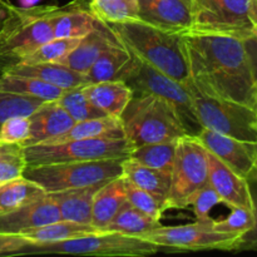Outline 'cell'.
<instances>
[{"label":"cell","mask_w":257,"mask_h":257,"mask_svg":"<svg viewBox=\"0 0 257 257\" xmlns=\"http://www.w3.org/2000/svg\"><path fill=\"white\" fill-rule=\"evenodd\" d=\"M124 160L110 158L25 167L22 176L40 186L45 193H52L114 180L122 176V163Z\"/></svg>","instance_id":"cell-7"},{"label":"cell","mask_w":257,"mask_h":257,"mask_svg":"<svg viewBox=\"0 0 257 257\" xmlns=\"http://www.w3.org/2000/svg\"><path fill=\"white\" fill-rule=\"evenodd\" d=\"M4 73L23 75V77L38 78L49 84L59 87L64 90L87 85V78L83 73L57 62L37 63V64H17Z\"/></svg>","instance_id":"cell-20"},{"label":"cell","mask_w":257,"mask_h":257,"mask_svg":"<svg viewBox=\"0 0 257 257\" xmlns=\"http://www.w3.org/2000/svg\"><path fill=\"white\" fill-rule=\"evenodd\" d=\"M117 79L123 80L132 89L133 94H153L168 100L176 108L190 136L196 137L202 131L192 95L186 84L168 77L135 54L118 73Z\"/></svg>","instance_id":"cell-5"},{"label":"cell","mask_w":257,"mask_h":257,"mask_svg":"<svg viewBox=\"0 0 257 257\" xmlns=\"http://www.w3.org/2000/svg\"><path fill=\"white\" fill-rule=\"evenodd\" d=\"M198 120L203 128L247 142H257V108L201 93L188 80Z\"/></svg>","instance_id":"cell-9"},{"label":"cell","mask_w":257,"mask_h":257,"mask_svg":"<svg viewBox=\"0 0 257 257\" xmlns=\"http://www.w3.org/2000/svg\"><path fill=\"white\" fill-rule=\"evenodd\" d=\"M203 147L246 181L257 178V142L227 137L202 128L196 136Z\"/></svg>","instance_id":"cell-13"},{"label":"cell","mask_w":257,"mask_h":257,"mask_svg":"<svg viewBox=\"0 0 257 257\" xmlns=\"http://www.w3.org/2000/svg\"><path fill=\"white\" fill-rule=\"evenodd\" d=\"M2 145H4V143H2V142H0V146H2Z\"/></svg>","instance_id":"cell-48"},{"label":"cell","mask_w":257,"mask_h":257,"mask_svg":"<svg viewBox=\"0 0 257 257\" xmlns=\"http://www.w3.org/2000/svg\"><path fill=\"white\" fill-rule=\"evenodd\" d=\"M107 24L132 54L177 82L187 84L191 77L183 40L185 34L167 32L140 19Z\"/></svg>","instance_id":"cell-2"},{"label":"cell","mask_w":257,"mask_h":257,"mask_svg":"<svg viewBox=\"0 0 257 257\" xmlns=\"http://www.w3.org/2000/svg\"><path fill=\"white\" fill-rule=\"evenodd\" d=\"M0 89L5 92L17 93L27 97L38 98L44 102L57 100L62 97L64 89L33 77L2 73L0 74Z\"/></svg>","instance_id":"cell-27"},{"label":"cell","mask_w":257,"mask_h":257,"mask_svg":"<svg viewBox=\"0 0 257 257\" xmlns=\"http://www.w3.org/2000/svg\"><path fill=\"white\" fill-rule=\"evenodd\" d=\"M60 107L64 108L68 114L74 119V122L80 120L92 119V118H99L108 115L98 107H95L92 102L83 93L82 87L73 88V89L65 90L59 99H57Z\"/></svg>","instance_id":"cell-32"},{"label":"cell","mask_w":257,"mask_h":257,"mask_svg":"<svg viewBox=\"0 0 257 257\" xmlns=\"http://www.w3.org/2000/svg\"><path fill=\"white\" fill-rule=\"evenodd\" d=\"M253 223H255V217L252 211L241 207H231L230 215L222 220L213 221L212 228L217 232L242 236L253 227Z\"/></svg>","instance_id":"cell-38"},{"label":"cell","mask_w":257,"mask_h":257,"mask_svg":"<svg viewBox=\"0 0 257 257\" xmlns=\"http://www.w3.org/2000/svg\"><path fill=\"white\" fill-rule=\"evenodd\" d=\"M208 152V151H207ZM208 181L222 203L228 207H241L252 211L248 182L230 167L208 152Z\"/></svg>","instance_id":"cell-16"},{"label":"cell","mask_w":257,"mask_h":257,"mask_svg":"<svg viewBox=\"0 0 257 257\" xmlns=\"http://www.w3.org/2000/svg\"><path fill=\"white\" fill-rule=\"evenodd\" d=\"M132 58V53L120 42L110 45L98 57L85 73L87 84L115 80L117 75Z\"/></svg>","instance_id":"cell-28"},{"label":"cell","mask_w":257,"mask_h":257,"mask_svg":"<svg viewBox=\"0 0 257 257\" xmlns=\"http://www.w3.org/2000/svg\"><path fill=\"white\" fill-rule=\"evenodd\" d=\"M124 188L127 201L132 207L137 208L138 211L146 213V215L155 218V220L161 221L166 211V207L160 200H157L155 196L151 195L147 191L135 186L127 178H124Z\"/></svg>","instance_id":"cell-36"},{"label":"cell","mask_w":257,"mask_h":257,"mask_svg":"<svg viewBox=\"0 0 257 257\" xmlns=\"http://www.w3.org/2000/svg\"><path fill=\"white\" fill-rule=\"evenodd\" d=\"M82 2H84L85 4H88V7H89V3L92 2V0H82Z\"/></svg>","instance_id":"cell-47"},{"label":"cell","mask_w":257,"mask_h":257,"mask_svg":"<svg viewBox=\"0 0 257 257\" xmlns=\"http://www.w3.org/2000/svg\"><path fill=\"white\" fill-rule=\"evenodd\" d=\"M183 40L191 80L201 93L257 108V87L242 38L188 32Z\"/></svg>","instance_id":"cell-1"},{"label":"cell","mask_w":257,"mask_h":257,"mask_svg":"<svg viewBox=\"0 0 257 257\" xmlns=\"http://www.w3.org/2000/svg\"><path fill=\"white\" fill-rule=\"evenodd\" d=\"M122 176L130 182L142 190L147 191L155 196L157 200L165 205L167 202L171 190V172L157 170V168L147 167L141 163L135 162L131 158H125L122 163ZM167 211V208H166Z\"/></svg>","instance_id":"cell-24"},{"label":"cell","mask_w":257,"mask_h":257,"mask_svg":"<svg viewBox=\"0 0 257 257\" xmlns=\"http://www.w3.org/2000/svg\"><path fill=\"white\" fill-rule=\"evenodd\" d=\"M160 250V246L145 238L113 231H103L70 240L33 243L22 248L17 255L62 253L77 256L142 257L155 255Z\"/></svg>","instance_id":"cell-6"},{"label":"cell","mask_w":257,"mask_h":257,"mask_svg":"<svg viewBox=\"0 0 257 257\" xmlns=\"http://www.w3.org/2000/svg\"><path fill=\"white\" fill-rule=\"evenodd\" d=\"M103 232L88 223H79L74 221L59 220L33 230L25 231L22 235L29 238L34 243L38 242H55V241L70 240V238L82 237L90 233Z\"/></svg>","instance_id":"cell-29"},{"label":"cell","mask_w":257,"mask_h":257,"mask_svg":"<svg viewBox=\"0 0 257 257\" xmlns=\"http://www.w3.org/2000/svg\"><path fill=\"white\" fill-rule=\"evenodd\" d=\"M120 120L133 148L190 136L176 108L153 94H133Z\"/></svg>","instance_id":"cell-3"},{"label":"cell","mask_w":257,"mask_h":257,"mask_svg":"<svg viewBox=\"0 0 257 257\" xmlns=\"http://www.w3.org/2000/svg\"><path fill=\"white\" fill-rule=\"evenodd\" d=\"M118 42L119 39L115 37L114 32L110 29L109 25L103 20L98 19L92 32L83 37L77 47L57 63L67 65L77 72L85 74L93 63L98 59V57L107 48Z\"/></svg>","instance_id":"cell-18"},{"label":"cell","mask_w":257,"mask_h":257,"mask_svg":"<svg viewBox=\"0 0 257 257\" xmlns=\"http://www.w3.org/2000/svg\"><path fill=\"white\" fill-rule=\"evenodd\" d=\"M171 190L166 208L182 210L196 192L210 185L208 152L192 136L178 138L176 157L171 171Z\"/></svg>","instance_id":"cell-10"},{"label":"cell","mask_w":257,"mask_h":257,"mask_svg":"<svg viewBox=\"0 0 257 257\" xmlns=\"http://www.w3.org/2000/svg\"><path fill=\"white\" fill-rule=\"evenodd\" d=\"M82 38H53L40 45L34 53L25 58L19 64H37V63L58 62L69 54L78 45Z\"/></svg>","instance_id":"cell-34"},{"label":"cell","mask_w":257,"mask_h":257,"mask_svg":"<svg viewBox=\"0 0 257 257\" xmlns=\"http://www.w3.org/2000/svg\"><path fill=\"white\" fill-rule=\"evenodd\" d=\"M191 32L228 34L245 38L255 30L250 0H193Z\"/></svg>","instance_id":"cell-12"},{"label":"cell","mask_w":257,"mask_h":257,"mask_svg":"<svg viewBox=\"0 0 257 257\" xmlns=\"http://www.w3.org/2000/svg\"><path fill=\"white\" fill-rule=\"evenodd\" d=\"M55 5L22 8L12 5L0 29V74L22 63L54 38L49 15Z\"/></svg>","instance_id":"cell-4"},{"label":"cell","mask_w":257,"mask_h":257,"mask_svg":"<svg viewBox=\"0 0 257 257\" xmlns=\"http://www.w3.org/2000/svg\"><path fill=\"white\" fill-rule=\"evenodd\" d=\"M29 118L30 135L29 138L20 145L22 147L50 142L69 131L75 123L57 100L43 103L29 115Z\"/></svg>","instance_id":"cell-17"},{"label":"cell","mask_w":257,"mask_h":257,"mask_svg":"<svg viewBox=\"0 0 257 257\" xmlns=\"http://www.w3.org/2000/svg\"><path fill=\"white\" fill-rule=\"evenodd\" d=\"M137 4L141 22L182 34L192 30V0H137Z\"/></svg>","instance_id":"cell-14"},{"label":"cell","mask_w":257,"mask_h":257,"mask_svg":"<svg viewBox=\"0 0 257 257\" xmlns=\"http://www.w3.org/2000/svg\"><path fill=\"white\" fill-rule=\"evenodd\" d=\"M33 241L23 235L14 233H0V255L14 256L22 248L33 245Z\"/></svg>","instance_id":"cell-42"},{"label":"cell","mask_w":257,"mask_h":257,"mask_svg":"<svg viewBox=\"0 0 257 257\" xmlns=\"http://www.w3.org/2000/svg\"><path fill=\"white\" fill-rule=\"evenodd\" d=\"M42 0H19V5L22 8H33L38 5Z\"/></svg>","instance_id":"cell-46"},{"label":"cell","mask_w":257,"mask_h":257,"mask_svg":"<svg viewBox=\"0 0 257 257\" xmlns=\"http://www.w3.org/2000/svg\"><path fill=\"white\" fill-rule=\"evenodd\" d=\"M215 218L181 226H160L141 238L161 247L176 251H236L242 236L217 232L212 228Z\"/></svg>","instance_id":"cell-11"},{"label":"cell","mask_w":257,"mask_h":257,"mask_svg":"<svg viewBox=\"0 0 257 257\" xmlns=\"http://www.w3.org/2000/svg\"><path fill=\"white\" fill-rule=\"evenodd\" d=\"M246 53H247L248 62H250L251 72H252L253 80L257 87V29L253 30L247 37L242 38Z\"/></svg>","instance_id":"cell-43"},{"label":"cell","mask_w":257,"mask_h":257,"mask_svg":"<svg viewBox=\"0 0 257 257\" xmlns=\"http://www.w3.org/2000/svg\"><path fill=\"white\" fill-rule=\"evenodd\" d=\"M176 146L177 140L141 146L133 148L128 158L147 167L171 172L175 163Z\"/></svg>","instance_id":"cell-31"},{"label":"cell","mask_w":257,"mask_h":257,"mask_svg":"<svg viewBox=\"0 0 257 257\" xmlns=\"http://www.w3.org/2000/svg\"><path fill=\"white\" fill-rule=\"evenodd\" d=\"M192 2H193V0H192Z\"/></svg>","instance_id":"cell-49"},{"label":"cell","mask_w":257,"mask_h":257,"mask_svg":"<svg viewBox=\"0 0 257 257\" xmlns=\"http://www.w3.org/2000/svg\"><path fill=\"white\" fill-rule=\"evenodd\" d=\"M137 0H92L89 9L98 19L107 23L137 19Z\"/></svg>","instance_id":"cell-33"},{"label":"cell","mask_w":257,"mask_h":257,"mask_svg":"<svg viewBox=\"0 0 257 257\" xmlns=\"http://www.w3.org/2000/svg\"><path fill=\"white\" fill-rule=\"evenodd\" d=\"M30 118L29 115H17L5 120L0 125V142L22 145L29 138Z\"/></svg>","instance_id":"cell-39"},{"label":"cell","mask_w":257,"mask_h":257,"mask_svg":"<svg viewBox=\"0 0 257 257\" xmlns=\"http://www.w3.org/2000/svg\"><path fill=\"white\" fill-rule=\"evenodd\" d=\"M10 9H12V4L4 2V0H0V29H2L7 17L9 15Z\"/></svg>","instance_id":"cell-44"},{"label":"cell","mask_w":257,"mask_h":257,"mask_svg":"<svg viewBox=\"0 0 257 257\" xmlns=\"http://www.w3.org/2000/svg\"><path fill=\"white\" fill-rule=\"evenodd\" d=\"M88 99L112 117L120 118L125 107L133 98V92L123 80H107L82 87Z\"/></svg>","instance_id":"cell-22"},{"label":"cell","mask_w":257,"mask_h":257,"mask_svg":"<svg viewBox=\"0 0 257 257\" xmlns=\"http://www.w3.org/2000/svg\"><path fill=\"white\" fill-rule=\"evenodd\" d=\"M43 103H45L44 100L38 98L27 97V95L0 89V125L12 117L30 115Z\"/></svg>","instance_id":"cell-35"},{"label":"cell","mask_w":257,"mask_h":257,"mask_svg":"<svg viewBox=\"0 0 257 257\" xmlns=\"http://www.w3.org/2000/svg\"><path fill=\"white\" fill-rule=\"evenodd\" d=\"M248 187H250L251 198H252V212L253 217H255V223L248 232L243 233L236 251L257 250V178L248 181Z\"/></svg>","instance_id":"cell-41"},{"label":"cell","mask_w":257,"mask_h":257,"mask_svg":"<svg viewBox=\"0 0 257 257\" xmlns=\"http://www.w3.org/2000/svg\"><path fill=\"white\" fill-rule=\"evenodd\" d=\"M160 226H162L161 221L150 217L146 213L138 211L137 208L132 207L130 203H127L108 223L105 231H113V232H119L123 235L142 237L143 235L156 230Z\"/></svg>","instance_id":"cell-30"},{"label":"cell","mask_w":257,"mask_h":257,"mask_svg":"<svg viewBox=\"0 0 257 257\" xmlns=\"http://www.w3.org/2000/svg\"><path fill=\"white\" fill-rule=\"evenodd\" d=\"M45 195V191L24 176L0 183V215L28 205Z\"/></svg>","instance_id":"cell-26"},{"label":"cell","mask_w":257,"mask_h":257,"mask_svg":"<svg viewBox=\"0 0 257 257\" xmlns=\"http://www.w3.org/2000/svg\"><path fill=\"white\" fill-rule=\"evenodd\" d=\"M62 220L59 208L49 193L22 206L14 211L0 215V233L22 235L25 231Z\"/></svg>","instance_id":"cell-15"},{"label":"cell","mask_w":257,"mask_h":257,"mask_svg":"<svg viewBox=\"0 0 257 257\" xmlns=\"http://www.w3.org/2000/svg\"><path fill=\"white\" fill-rule=\"evenodd\" d=\"M133 150L128 138H88L23 147L25 167L128 158Z\"/></svg>","instance_id":"cell-8"},{"label":"cell","mask_w":257,"mask_h":257,"mask_svg":"<svg viewBox=\"0 0 257 257\" xmlns=\"http://www.w3.org/2000/svg\"><path fill=\"white\" fill-rule=\"evenodd\" d=\"M250 18L255 29H257V0H250Z\"/></svg>","instance_id":"cell-45"},{"label":"cell","mask_w":257,"mask_h":257,"mask_svg":"<svg viewBox=\"0 0 257 257\" xmlns=\"http://www.w3.org/2000/svg\"><path fill=\"white\" fill-rule=\"evenodd\" d=\"M49 19L54 38H83L92 32L98 18L88 4L74 0L63 7L55 5Z\"/></svg>","instance_id":"cell-19"},{"label":"cell","mask_w":257,"mask_h":257,"mask_svg":"<svg viewBox=\"0 0 257 257\" xmlns=\"http://www.w3.org/2000/svg\"><path fill=\"white\" fill-rule=\"evenodd\" d=\"M25 168L23 147L14 143L0 146V183L23 175Z\"/></svg>","instance_id":"cell-37"},{"label":"cell","mask_w":257,"mask_h":257,"mask_svg":"<svg viewBox=\"0 0 257 257\" xmlns=\"http://www.w3.org/2000/svg\"><path fill=\"white\" fill-rule=\"evenodd\" d=\"M218 203H222L221 198L216 193V191L211 187L210 185L206 186L205 188L196 192L192 197L188 200L187 207L191 206L193 210V213L196 216L197 221H207L211 220L210 212L215 206Z\"/></svg>","instance_id":"cell-40"},{"label":"cell","mask_w":257,"mask_h":257,"mask_svg":"<svg viewBox=\"0 0 257 257\" xmlns=\"http://www.w3.org/2000/svg\"><path fill=\"white\" fill-rule=\"evenodd\" d=\"M120 118L105 115V117L92 118V119L75 122L69 131L48 143L67 142L74 140H88V138H124Z\"/></svg>","instance_id":"cell-25"},{"label":"cell","mask_w":257,"mask_h":257,"mask_svg":"<svg viewBox=\"0 0 257 257\" xmlns=\"http://www.w3.org/2000/svg\"><path fill=\"white\" fill-rule=\"evenodd\" d=\"M103 185L104 183L85 186V187L68 188V190L49 193V196L57 203L62 220L90 225L93 200H94L95 193Z\"/></svg>","instance_id":"cell-21"},{"label":"cell","mask_w":257,"mask_h":257,"mask_svg":"<svg viewBox=\"0 0 257 257\" xmlns=\"http://www.w3.org/2000/svg\"><path fill=\"white\" fill-rule=\"evenodd\" d=\"M127 203L123 176H119L109 182H105L98 190L93 200L90 225L97 230L105 231L108 223Z\"/></svg>","instance_id":"cell-23"}]
</instances>
